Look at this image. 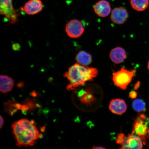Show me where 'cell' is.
I'll list each match as a JSON object with an SVG mask.
<instances>
[{"mask_svg":"<svg viewBox=\"0 0 149 149\" xmlns=\"http://www.w3.org/2000/svg\"><path fill=\"white\" fill-rule=\"evenodd\" d=\"M109 108L112 113L121 115L125 112L127 107L124 100L120 99H116L111 100Z\"/></svg>","mask_w":149,"mask_h":149,"instance_id":"cell-11","label":"cell"},{"mask_svg":"<svg viewBox=\"0 0 149 149\" xmlns=\"http://www.w3.org/2000/svg\"><path fill=\"white\" fill-rule=\"evenodd\" d=\"M148 70L149 71V61L148 62Z\"/></svg>","mask_w":149,"mask_h":149,"instance_id":"cell-22","label":"cell"},{"mask_svg":"<svg viewBox=\"0 0 149 149\" xmlns=\"http://www.w3.org/2000/svg\"><path fill=\"white\" fill-rule=\"evenodd\" d=\"M125 135L124 134L120 133L118 134L116 139V142L117 144H121L123 141Z\"/></svg>","mask_w":149,"mask_h":149,"instance_id":"cell-17","label":"cell"},{"mask_svg":"<svg viewBox=\"0 0 149 149\" xmlns=\"http://www.w3.org/2000/svg\"><path fill=\"white\" fill-rule=\"evenodd\" d=\"M76 60L79 64L84 66H87L92 62V56L85 51H80L76 57Z\"/></svg>","mask_w":149,"mask_h":149,"instance_id":"cell-14","label":"cell"},{"mask_svg":"<svg viewBox=\"0 0 149 149\" xmlns=\"http://www.w3.org/2000/svg\"><path fill=\"white\" fill-rule=\"evenodd\" d=\"M128 16V13L126 8L120 7L113 9L111 11V18L113 23L120 25L126 22Z\"/></svg>","mask_w":149,"mask_h":149,"instance_id":"cell-8","label":"cell"},{"mask_svg":"<svg viewBox=\"0 0 149 149\" xmlns=\"http://www.w3.org/2000/svg\"><path fill=\"white\" fill-rule=\"evenodd\" d=\"M129 95L131 98L135 99L137 96V93L135 91H132L130 92Z\"/></svg>","mask_w":149,"mask_h":149,"instance_id":"cell-18","label":"cell"},{"mask_svg":"<svg viewBox=\"0 0 149 149\" xmlns=\"http://www.w3.org/2000/svg\"><path fill=\"white\" fill-rule=\"evenodd\" d=\"M13 0H1L0 13L4 16L9 23L15 24L18 21L19 16L13 7Z\"/></svg>","mask_w":149,"mask_h":149,"instance_id":"cell-5","label":"cell"},{"mask_svg":"<svg viewBox=\"0 0 149 149\" xmlns=\"http://www.w3.org/2000/svg\"><path fill=\"white\" fill-rule=\"evenodd\" d=\"M133 107L135 111L139 112L146 110L145 103L143 100L141 99L135 100L133 102Z\"/></svg>","mask_w":149,"mask_h":149,"instance_id":"cell-16","label":"cell"},{"mask_svg":"<svg viewBox=\"0 0 149 149\" xmlns=\"http://www.w3.org/2000/svg\"><path fill=\"white\" fill-rule=\"evenodd\" d=\"M13 133L18 147L33 146L41 136L33 121L22 119L12 126Z\"/></svg>","mask_w":149,"mask_h":149,"instance_id":"cell-1","label":"cell"},{"mask_svg":"<svg viewBox=\"0 0 149 149\" xmlns=\"http://www.w3.org/2000/svg\"><path fill=\"white\" fill-rule=\"evenodd\" d=\"M136 72L135 70L129 71L122 68L120 70L113 72V81L117 86L123 90H125L131 82Z\"/></svg>","mask_w":149,"mask_h":149,"instance_id":"cell-3","label":"cell"},{"mask_svg":"<svg viewBox=\"0 0 149 149\" xmlns=\"http://www.w3.org/2000/svg\"><path fill=\"white\" fill-rule=\"evenodd\" d=\"M127 55L124 48L117 47L112 49L109 54L111 60L115 64L122 63L126 59Z\"/></svg>","mask_w":149,"mask_h":149,"instance_id":"cell-12","label":"cell"},{"mask_svg":"<svg viewBox=\"0 0 149 149\" xmlns=\"http://www.w3.org/2000/svg\"><path fill=\"white\" fill-rule=\"evenodd\" d=\"M130 5L134 10L141 12L146 9L148 6L149 0H130Z\"/></svg>","mask_w":149,"mask_h":149,"instance_id":"cell-15","label":"cell"},{"mask_svg":"<svg viewBox=\"0 0 149 149\" xmlns=\"http://www.w3.org/2000/svg\"><path fill=\"white\" fill-rule=\"evenodd\" d=\"M42 8V3L41 0H29L22 9L28 15H34L40 12Z\"/></svg>","mask_w":149,"mask_h":149,"instance_id":"cell-9","label":"cell"},{"mask_svg":"<svg viewBox=\"0 0 149 149\" xmlns=\"http://www.w3.org/2000/svg\"><path fill=\"white\" fill-rule=\"evenodd\" d=\"M0 90L3 93L10 92L14 86V81L12 78L6 75H1L0 77Z\"/></svg>","mask_w":149,"mask_h":149,"instance_id":"cell-13","label":"cell"},{"mask_svg":"<svg viewBox=\"0 0 149 149\" xmlns=\"http://www.w3.org/2000/svg\"><path fill=\"white\" fill-rule=\"evenodd\" d=\"M0 121H1V123H0V128H1L3 126V117L1 116V118H0Z\"/></svg>","mask_w":149,"mask_h":149,"instance_id":"cell-20","label":"cell"},{"mask_svg":"<svg viewBox=\"0 0 149 149\" xmlns=\"http://www.w3.org/2000/svg\"><path fill=\"white\" fill-rule=\"evenodd\" d=\"M144 114L139 115L134 124L132 134L139 136L146 145V139H149V129Z\"/></svg>","mask_w":149,"mask_h":149,"instance_id":"cell-4","label":"cell"},{"mask_svg":"<svg viewBox=\"0 0 149 149\" xmlns=\"http://www.w3.org/2000/svg\"><path fill=\"white\" fill-rule=\"evenodd\" d=\"M94 9L95 13L102 17L109 15L111 12L110 5L105 0H101L96 3L94 6Z\"/></svg>","mask_w":149,"mask_h":149,"instance_id":"cell-10","label":"cell"},{"mask_svg":"<svg viewBox=\"0 0 149 149\" xmlns=\"http://www.w3.org/2000/svg\"><path fill=\"white\" fill-rule=\"evenodd\" d=\"M140 82L139 81H138L134 87L135 90H137V89H138L140 86Z\"/></svg>","mask_w":149,"mask_h":149,"instance_id":"cell-19","label":"cell"},{"mask_svg":"<svg viewBox=\"0 0 149 149\" xmlns=\"http://www.w3.org/2000/svg\"><path fill=\"white\" fill-rule=\"evenodd\" d=\"M105 148H103V147H102V146H100V147H94V148H93L92 149H105Z\"/></svg>","mask_w":149,"mask_h":149,"instance_id":"cell-21","label":"cell"},{"mask_svg":"<svg viewBox=\"0 0 149 149\" xmlns=\"http://www.w3.org/2000/svg\"><path fill=\"white\" fill-rule=\"evenodd\" d=\"M143 144L145 145L144 141L139 136L129 134L127 136H125L123 143L120 145V149H141L143 148Z\"/></svg>","mask_w":149,"mask_h":149,"instance_id":"cell-7","label":"cell"},{"mask_svg":"<svg viewBox=\"0 0 149 149\" xmlns=\"http://www.w3.org/2000/svg\"><path fill=\"white\" fill-rule=\"evenodd\" d=\"M98 70L96 68L84 66L77 63L68 68L64 76L70 81L67 86L69 91L74 90L83 85L88 81H93L97 76Z\"/></svg>","mask_w":149,"mask_h":149,"instance_id":"cell-2","label":"cell"},{"mask_svg":"<svg viewBox=\"0 0 149 149\" xmlns=\"http://www.w3.org/2000/svg\"><path fill=\"white\" fill-rule=\"evenodd\" d=\"M68 36L72 38H79L83 34L84 27L81 22L76 19L70 20L66 24L65 29Z\"/></svg>","mask_w":149,"mask_h":149,"instance_id":"cell-6","label":"cell"}]
</instances>
